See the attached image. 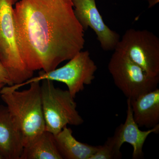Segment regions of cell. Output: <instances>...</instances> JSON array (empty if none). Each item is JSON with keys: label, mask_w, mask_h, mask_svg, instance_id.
Here are the masks:
<instances>
[{"label": "cell", "mask_w": 159, "mask_h": 159, "mask_svg": "<svg viewBox=\"0 0 159 159\" xmlns=\"http://www.w3.org/2000/svg\"><path fill=\"white\" fill-rule=\"evenodd\" d=\"M122 158L120 149L114 144L111 137H109L105 143L99 145L97 151L90 159H120Z\"/></svg>", "instance_id": "5bb4252c"}, {"label": "cell", "mask_w": 159, "mask_h": 159, "mask_svg": "<svg viewBox=\"0 0 159 159\" xmlns=\"http://www.w3.org/2000/svg\"><path fill=\"white\" fill-rule=\"evenodd\" d=\"M0 159H3L1 155H0Z\"/></svg>", "instance_id": "ac0fdd59"}, {"label": "cell", "mask_w": 159, "mask_h": 159, "mask_svg": "<svg viewBox=\"0 0 159 159\" xmlns=\"http://www.w3.org/2000/svg\"><path fill=\"white\" fill-rule=\"evenodd\" d=\"M159 2V0H148V3H149V6L148 8H151L153 7L154 6Z\"/></svg>", "instance_id": "2e32d148"}, {"label": "cell", "mask_w": 159, "mask_h": 159, "mask_svg": "<svg viewBox=\"0 0 159 159\" xmlns=\"http://www.w3.org/2000/svg\"><path fill=\"white\" fill-rule=\"evenodd\" d=\"M130 99L134 120L139 127L150 129L159 125V89Z\"/></svg>", "instance_id": "8fae6325"}, {"label": "cell", "mask_w": 159, "mask_h": 159, "mask_svg": "<svg viewBox=\"0 0 159 159\" xmlns=\"http://www.w3.org/2000/svg\"><path fill=\"white\" fill-rule=\"evenodd\" d=\"M5 85H6V84H4L3 83L0 82V91H1V90L2 89L3 87L5 86Z\"/></svg>", "instance_id": "e0dca14e"}, {"label": "cell", "mask_w": 159, "mask_h": 159, "mask_svg": "<svg viewBox=\"0 0 159 159\" xmlns=\"http://www.w3.org/2000/svg\"><path fill=\"white\" fill-rule=\"evenodd\" d=\"M40 91L46 130L55 135L67 125L79 126L84 123L75 98L68 90L56 87L53 81L44 80Z\"/></svg>", "instance_id": "277c9868"}, {"label": "cell", "mask_w": 159, "mask_h": 159, "mask_svg": "<svg viewBox=\"0 0 159 159\" xmlns=\"http://www.w3.org/2000/svg\"><path fill=\"white\" fill-rule=\"evenodd\" d=\"M40 82L29 84L23 91H0L1 98L21 135L24 147L31 144L46 130L41 97Z\"/></svg>", "instance_id": "7a4b0ae2"}, {"label": "cell", "mask_w": 159, "mask_h": 159, "mask_svg": "<svg viewBox=\"0 0 159 159\" xmlns=\"http://www.w3.org/2000/svg\"><path fill=\"white\" fill-rule=\"evenodd\" d=\"M20 159H62L57 149L55 137L45 130L31 144L24 147Z\"/></svg>", "instance_id": "4fadbf2b"}, {"label": "cell", "mask_w": 159, "mask_h": 159, "mask_svg": "<svg viewBox=\"0 0 159 159\" xmlns=\"http://www.w3.org/2000/svg\"><path fill=\"white\" fill-rule=\"evenodd\" d=\"M69 61L61 67L48 72L41 71L37 77H31L20 84L10 86V89L16 90L31 83L48 80L66 84L68 90L75 98L78 93L84 90V86L90 85L93 81L97 66L88 51H80Z\"/></svg>", "instance_id": "5b68a950"}, {"label": "cell", "mask_w": 159, "mask_h": 159, "mask_svg": "<svg viewBox=\"0 0 159 159\" xmlns=\"http://www.w3.org/2000/svg\"><path fill=\"white\" fill-rule=\"evenodd\" d=\"M57 149L62 159H90L97 151L93 146L77 141L70 128L65 126L54 135Z\"/></svg>", "instance_id": "7c38bea8"}, {"label": "cell", "mask_w": 159, "mask_h": 159, "mask_svg": "<svg viewBox=\"0 0 159 159\" xmlns=\"http://www.w3.org/2000/svg\"><path fill=\"white\" fill-rule=\"evenodd\" d=\"M127 111L125 122L116 128L113 136L111 137L116 146L120 149L124 143H128L133 147V159L144 158L143 146L148 136L159 132V125L147 130L140 129L135 122L129 99H127Z\"/></svg>", "instance_id": "9c48e42d"}, {"label": "cell", "mask_w": 159, "mask_h": 159, "mask_svg": "<svg viewBox=\"0 0 159 159\" xmlns=\"http://www.w3.org/2000/svg\"><path fill=\"white\" fill-rule=\"evenodd\" d=\"M108 70L116 86L127 99L137 98L157 88L159 77L148 76L125 53L114 50Z\"/></svg>", "instance_id": "8992f818"}, {"label": "cell", "mask_w": 159, "mask_h": 159, "mask_svg": "<svg viewBox=\"0 0 159 159\" xmlns=\"http://www.w3.org/2000/svg\"><path fill=\"white\" fill-rule=\"evenodd\" d=\"M115 50L125 53L151 77H159V39L148 30L129 29Z\"/></svg>", "instance_id": "52a82bcc"}, {"label": "cell", "mask_w": 159, "mask_h": 159, "mask_svg": "<svg viewBox=\"0 0 159 159\" xmlns=\"http://www.w3.org/2000/svg\"><path fill=\"white\" fill-rule=\"evenodd\" d=\"M0 82L8 86L13 85L6 68L0 61Z\"/></svg>", "instance_id": "9a60e30c"}, {"label": "cell", "mask_w": 159, "mask_h": 159, "mask_svg": "<svg viewBox=\"0 0 159 159\" xmlns=\"http://www.w3.org/2000/svg\"><path fill=\"white\" fill-rule=\"evenodd\" d=\"M74 13L84 31L89 27L93 30L101 48L114 51L120 39V35L106 25L96 5V0H72Z\"/></svg>", "instance_id": "ba28073f"}, {"label": "cell", "mask_w": 159, "mask_h": 159, "mask_svg": "<svg viewBox=\"0 0 159 159\" xmlns=\"http://www.w3.org/2000/svg\"><path fill=\"white\" fill-rule=\"evenodd\" d=\"M14 17L21 55L32 72L53 70L84 48L72 0H20Z\"/></svg>", "instance_id": "6da1fadb"}, {"label": "cell", "mask_w": 159, "mask_h": 159, "mask_svg": "<svg viewBox=\"0 0 159 159\" xmlns=\"http://www.w3.org/2000/svg\"><path fill=\"white\" fill-rule=\"evenodd\" d=\"M18 0H0V61L13 84H20L33 77L24 61L18 44L14 8Z\"/></svg>", "instance_id": "3957f363"}, {"label": "cell", "mask_w": 159, "mask_h": 159, "mask_svg": "<svg viewBox=\"0 0 159 159\" xmlns=\"http://www.w3.org/2000/svg\"><path fill=\"white\" fill-rule=\"evenodd\" d=\"M24 148L21 135L8 109L0 105V155L3 159H20Z\"/></svg>", "instance_id": "30bf717a"}]
</instances>
